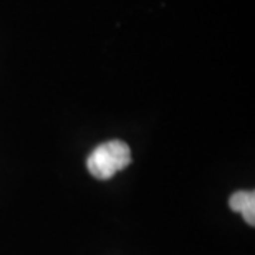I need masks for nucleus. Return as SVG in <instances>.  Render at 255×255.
<instances>
[{"label":"nucleus","mask_w":255,"mask_h":255,"mask_svg":"<svg viewBox=\"0 0 255 255\" xmlns=\"http://www.w3.org/2000/svg\"><path fill=\"white\" fill-rule=\"evenodd\" d=\"M131 164V149L125 141L113 139L96 146L86 159L90 174L106 181Z\"/></svg>","instance_id":"f257e3e1"},{"label":"nucleus","mask_w":255,"mask_h":255,"mask_svg":"<svg viewBox=\"0 0 255 255\" xmlns=\"http://www.w3.org/2000/svg\"><path fill=\"white\" fill-rule=\"evenodd\" d=\"M229 206L234 212H241L249 226H255V192L237 191L229 199Z\"/></svg>","instance_id":"f03ea898"}]
</instances>
